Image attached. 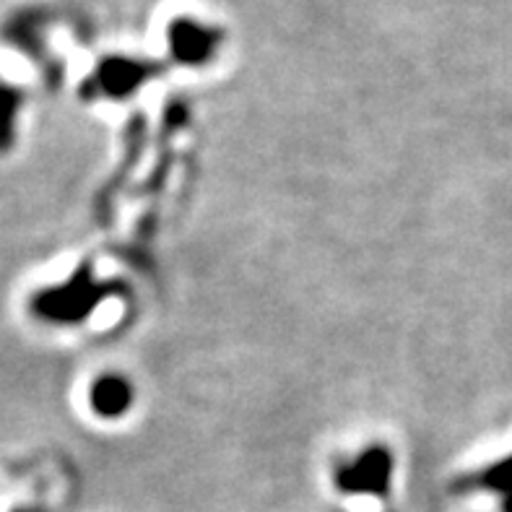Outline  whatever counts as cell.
Listing matches in <instances>:
<instances>
[{"mask_svg": "<svg viewBox=\"0 0 512 512\" xmlns=\"http://www.w3.org/2000/svg\"><path fill=\"white\" fill-rule=\"evenodd\" d=\"M388 479L390 468L385 453H370L364 455L354 468H346L341 474V487H344V492L383 494L388 489Z\"/></svg>", "mask_w": 512, "mask_h": 512, "instance_id": "1", "label": "cell"}, {"mask_svg": "<svg viewBox=\"0 0 512 512\" xmlns=\"http://www.w3.org/2000/svg\"><path fill=\"white\" fill-rule=\"evenodd\" d=\"M21 107V91L0 81V151H8L16 141V115Z\"/></svg>", "mask_w": 512, "mask_h": 512, "instance_id": "2", "label": "cell"}, {"mask_svg": "<svg viewBox=\"0 0 512 512\" xmlns=\"http://www.w3.org/2000/svg\"><path fill=\"white\" fill-rule=\"evenodd\" d=\"M130 398V390L123 380H115V377H107V380H99L94 385V393H91V401H94V409L102 411V414L112 416L125 411Z\"/></svg>", "mask_w": 512, "mask_h": 512, "instance_id": "3", "label": "cell"}, {"mask_svg": "<svg viewBox=\"0 0 512 512\" xmlns=\"http://www.w3.org/2000/svg\"><path fill=\"white\" fill-rule=\"evenodd\" d=\"M502 510H505V512H512V492L507 494V497H505V505H502Z\"/></svg>", "mask_w": 512, "mask_h": 512, "instance_id": "4", "label": "cell"}, {"mask_svg": "<svg viewBox=\"0 0 512 512\" xmlns=\"http://www.w3.org/2000/svg\"><path fill=\"white\" fill-rule=\"evenodd\" d=\"M19 512H37V510H19Z\"/></svg>", "mask_w": 512, "mask_h": 512, "instance_id": "5", "label": "cell"}]
</instances>
